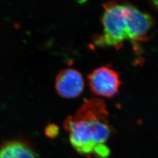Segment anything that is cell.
<instances>
[{
    "instance_id": "obj_1",
    "label": "cell",
    "mask_w": 158,
    "mask_h": 158,
    "mask_svg": "<svg viewBox=\"0 0 158 158\" xmlns=\"http://www.w3.org/2000/svg\"><path fill=\"white\" fill-rule=\"evenodd\" d=\"M108 112L102 99H85L73 115H69L63 127L74 149L80 155L107 158L110 150L107 142L113 130Z\"/></svg>"
},
{
    "instance_id": "obj_2",
    "label": "cell",
    "mask_w": 158,
    "mask_h": 158,
    "mask_svg": "<svg viewBox=\"0 0 158 158\" xmlns=\"http://www.w3.org/2000/svg\"><path fill=\"white\" fill-rule=\"evenodd\" d=\"M102 17V31L93 38V43L97 47H113L119 49L125 40H129L124 8L116 1L103 4Z\"/></svg>"
},
{
    "instance_id": "obj_3",
    "label": "cell",
    "mask_w": 158,
    "mask_h": 158,
    "mask_svg": "<svg viewBox=\"0 0 158 158\" xmlns=\"http://www.w3.org/2000/svg\"><path fill=\"white\" fill-rule=\"evenodd\" d=\"M90 90L94 94L112 98L118 94L122 82L118 73L110 66L96 68L87 76Z\"/></svg>"
},
{
    "instance_id": "obj_4",
    "label": "cell",
    "mask_w": 158,
    "mask_h": 158,
    "mask_svg": "<svg viewBox=\"0 0 158 158\" xmlns=\"http://www.w3.org/2000/svg\"><path fill=\"white\" fill-rule=\"evenodd\" d=\"M123 6L129 40L135 44L145 41L153 25L152 17L130 3H125Z\"/></svg>"
},
{
    "instance_id": "obj_5",
    "label": "cell",
    "mask_w": 158,
    "mask_h": 158,
    "mask_svg": "<svg viewBox=\"0 0 158 158\" xmlns=\"http://www.w3.org/2000/svg\"><path fill=\"white\" fill-rule=\"evenodd\" d=\"M85 80L82 74L74 68L60 70L56 77L55 89L59 95L66 98L79 96L84 90Z\"/></svg>"
},
{
    "instance_id": "obj_6",
    "label": "cell",
    "mask_w": 158,
    "mask_h": 158,
    "mask_svg": "<svg viewBox=\"0 0 158 158\" xmlns=\"http://www.w3.org/2000/svg\"><path fill=\"white\" fill-rule=\"evenodd\" d=\"M0 158H40L28 142L12 139L0 143Z\"/></svg>"
},
{
    "instance_id": "obj_7",
    "label": "cell",
    "mask_w": 158,
    "mask_h": 158,
    "mask_svg": "<svg viewBox=\"0 0 158 158\" xmlns=\"http://www.w3.org/2000/svg\"><path fill=\"white\" fill-rule=\"evenodd\" d=\"M58 132V128L54 125H50L48 126L46 130V133L48 136H55L56 135V132Z\"/></svg>"
},
{
    "instance_id": "obj_8",
    "label": "cell",
    "mask_w": 158,
    "mask_h": 158,
    "mask_svg": "<svg viewBox=\"0 0 158 158\" xmlns=\"http://www.w3.org/2000/svg\"><path fill=\"white\" fill-rule=\"evenodd\" d=\"M152 3L153 6L158 10V1H152Z\"/></svg>"
}]
</instances>
